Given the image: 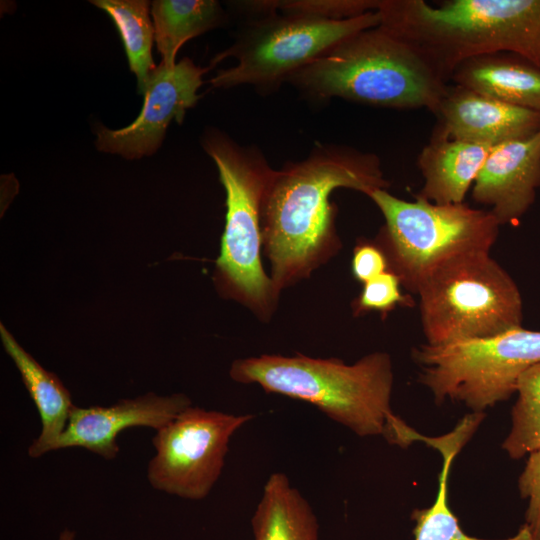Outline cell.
I'll return each mask as SVG.
<instances>
[{"instance_id":"obj_1","label":"cell","mask_w":540,"mask_h":540,"mask_svg":"<svg viewBox=\"0 0 540 540\" xmlns=\"http://www.w3.org/2000/svg\"><path fill=\"white\" fill-rule=\"evenodd\" d=\"M379 157L352 147L316 144L309 155L275 170L262 204L264 253L271 279L283 289L310 277L341 248L330 201L338 188L369 197L387 190Z\"/></svg>"},{"instance_id":"obj_21","label":"cell","mask_w":540,"mask_h":540,"mask_svg":"<svg viewBox=\"0 0 540 540\" xmlns=\"http://www.w3.org/2000/svg\"><path fill=\"white\" fill-rule=\"evenodd\" d=\"M91 3L107 13L124 45L130 70L136 75L138 92L143 93L155 64L152 45L155 30L145 0H94Z\"/></svg>"},{"instance_id":"obj_27","label":"cell","mask_w":540,"mask_h":540,"mask_svg":"<svg viewBox=\"0 0 540 540\" xmlns=\"http://www.w3.org/2000/svg\"><path fill=\"white\" fill-rule=\"evenodd\" d=\"M57 540H75V532L70 529H64Z\"/></svg>"},{"instance_id":"obj_5","label":"cell","mask_w":540,"mask_h":540,"mask_svg":"<svg viewBox=\"0 0 540 540\" xmlns=\"http://www.w3.org/2000/svg\"><path fill=\"white\" fill-rule=\"evenodd\" d=\"M202 145L218 169L226 192V215L215 282L222 295L267 321L276 310L280 292L264 270L262 204L275 170L262 151L242 146L212 129Z\"/></svg>"},{"instance_id":"obj_17","label":"cell","mask_w":540,"mask_h":540,"mask_svg":"<svg viewBox=\"0 0 540 540\" xmlns=\"http://www.w3.org/2000/svg\"><path fill=\"white\" fill-rule=\"evenodd\" d=\"M0 336L7 354L19 370L23 383L35 403L41 419V432L28 448L32 458L53 451L64 432L75 405L58 377L45 370L1 324Z\"/></svg>"},{"instance_id":"obj_12","label":"cell","mask_w":540,"mask_h":540,"mask_svg":"<svg viewBox=\"0 0 540 540\" xmlns=\"http://www.w3.org/2000/svg\"><path fill=\"white\" fill-rule=\"evenodd\" d=\"M430 139H451L495 147L540 132V112L510 105L448 83L433 113Z\"/></svg>"},{"instance_id":"obj_15","label":"cell","mask_w":540,"mask_h":540,"mask_svg":"<svg viewBox=\"0 0 540 540\" xmlns=\"http://www.w3.org/2000/svg\"><path fill=\"white\" fill-rule=\"evenodd\" d=\"M449 83L540 112V67L516 54L496 53L467 59L455 68Z\"/></svg>"},{"instance_id":"obj_8","label":"cell","mask_w":540,"mask_h":540,"mask_svg":"<svg viewBox=\"0 0 540 540\" xmlns=\"http://www.w3.org/2000/svg\"><path fill=\"white\" fill-rule=\"evenodd\" d=\"M379 25L376 10L343 20L281 12L253 17L235 42L211 61L212 66L233 57L237 64L219 70L210 84L226 89L250 85L261 92L271 91L343 40Z\"/></svg>"},{"instance_id":"obj_24","label":"cell","mask_w":540,"mask_h":540,"mask_svg":"<svg viewBox=\"0 0 540 540\" xmlns=\"http://www.w3.org/2000/svg\"><path fill=\"white\" fill-rule=\"evenodd\" d=\"M401 287L399 277L389 270L367 281L352 302L353 314L360 316L375 311L385 317L397 306H413V298L403 294Z\"/></svg>"},{"instance_id":"obj_23","label":"cell","mask_w":540,"mask_h":540,"mask_svg":"<svg viewBox=\"0 0 540 540\" xmlns=\"http://www.w3.org/2000/svg\"><path fill=\"white\" fill-rule=\"evenodd\" d=\"M379 0H264L269 12L343 20L375 11Z\"/></svg>"},{"instance_id":"obj_20","label":"cell","mask_w":540,"mask_h":540,"mask_svg":"<svg viewBox=\"0 0 540 540\" xmlns=\"http://www.w3.org/2000/svg\"><path fill=\"white\" fill-rule=\"evenodd\" d=\"M161 63L176 64L179 49L190 39L220 26L226 13L215 0H157L151 4Z\"/></svg>"},{"instance_id":"obj_25","label":"cell","mask_w":540,"mask_h":540,"mask_svg":"<svg viewBox=\"0 0 540 540\" xmlns=\"http://www.w3.org/2000/svg\"><path fill=\"white\" fill-rule=\"evenodd\" d=\"M518 489L521 497L528 499V507L517 536L519 540H540V449L529 454Z\"/></svg>"},{"instance_id":"obj_16","label":"cell","mask_w":540,"mask_h":540,"mask_svg":"<svg viewBox=\"0 0 540 540\" xmlns=\"http://www.w3.org/2000/svg\"><path fill=\"white\" fill-rule=\"evenodd\" d=\"M493 147L451 139H430L418 155L424 179L417 194L435 204L464 202Z\"/></svg>"},{"instance_id":"obj_22","label":"cell","mask_w":540,"mask_h":540,"mask_svg":"<svg viewBox=\"0 0 540 540\" xmlns=\"http://www.w3.org/2000/svg\"><path fill=\"white\" fill-rule=\"evenodd\" d=\"M516 393L518 396L511 412V429L502 444L513 459L540 449V363L520 376Z\"/></svg>"},{"instance_id":"obj_3","label":"cell","mask_w":540,"mask_h":540,"mask_svg":"<svg viewBox=\"0 0 540 540\" xmlns=\"http://www.w3.org/2000/svg\"><path fill=\"white\" fill-rule=\"evenodd\" d=\"M376 11L447 83L482 55L512 53L540 67V0H379Z\"/></svg>"},{"instance_id":"obj_19","label":"cell","mask_w":540,"mask_h":540,"mask_svg":"<svg viewBox=\"0 0 540 540\" xmlns=\"http://www.w3.org/2000/svg\"><path fill=\"white\" fill-rule=\"evenodd\" d=\"M483 418V412L471 413L458 422L454 430L441 437L419 435V441L441 453L443 463L434 503L429 508L416 509L412 513V519L416 523L415 540H483L469 536L462 530L448 504V481L452 461L472 437ZM506 540H517V537Z\"/></svg>"},{"instance_id":"obj_4","label":"cell","mask_w":540,"mask_h":540,"mask_svg":"<svg viewBox=\"0 0 540 540\" xmlns=\"http://www.w3.org/2000/svg\"><path fill=\"white\" fill-rule=\"evenodd\" d=\"M287 82L316 100L432 113L448 85L413 47L380 25L343 40Z\"/></svg>"},{"instance_id":"obj_2","label":"cell","mask_w":540,"mask_h":540,"mask_svg":"<svg viewBox=\"0 0 540 540\" xmlns=\"http://www.w3.org/2000/svg\"><path fill=\"white\" fill-rule=\"evenodd\" d=\"M229 375L238 383L310 403L359 436H383L401 447L414 442L415 430L391 409L394 375L385 352L370 353L350 365L300 353L264 354L235 360Z\"/></svg>"},{"instance_id":"obj_13","label":"cell","mask_w":540,"mask_h":540,"mask_svg":"<svg viewBox=\"0 0 540 540\" xmlns=\"http://www.w3.org/2000/svg\"><path fill=\"white\" fill-rule=\"evenodd\" d=\"M191 405L189 397L181 393L159 396L150 392L108 407L75 406L53 451L84 448L111 460L119 453L117 439L122 431L130 427H150L157 431Z\"/></svg>"},{"instance_id":"obj_26","label":"cell","mask_w":540,"mask_h":540,"mask_svg":"<svg viewBox=\"0 0 540 540\" xmlns=\"http://www.w3.org/2000/svg\"><path fill=\"white\" fill-rule=\"evenodd\" d=\"M351 271L353 277L363 284L388 271L387 258L374 240H357L352 254Z\"/></svg>"},{"instance_id":"obj_9","label":"cell","mask_w":540,"mask_h":540,"mask_svg":"<svg viewBox=\"0 0 540 540\" xmlns=\"http://www.w3.org/2000/svg\"><path fill=\"white\" fill-rule=\"evenodd\" d=\"M419 382L437 404L463 403L481 413L516 393L520 376L540 363V331L515 328L502 334L413 350Z\"/></svg>"},{"instance_id":"obj_6","label":"cell","mask_w":540,"mask_h":540,"mask_svg":"<svg viewBox=\"0 0 540 540\" xmlns=\"http://www.w3.org/2000/svg\"><path fill=\"white\" fill-rule=\"evenodd\" d=\"M369 198L385 220L374 241L387 258L388 270L411 293L448 262L490 252L498 238L501 225L490 210L464 202L435 204L418 195L406 201L383 189Z\"/></svg>"},{"instance_id":"obj_14","label":"cell","mask_w":540,"mask_h":540,"mask_svg":"<svg viewBox=\"0 0 540 540\" xmlns=\"http://www.w3.org/2000/svg\"><path fill=\"white\" fill-rule=\"evenodd\" d=\"M540 188V132L491 149L472 186V198L486 205L500 225L517 224Z\"/></svg>"},{"instance_id":"obj_10","label":"cell","mask_w":540,"mask_h":540,"mask_svg":"<svg viewBox=\"0 0 540 540\" xmlns=\"http://www.w3.org/2000/svg\"><path fill=\"white\" fill-rule=\"evenodd\" d=\"M254 418L189 406L152 439L150 485L189 500L205 498L219 479L231 437Z\"/></svg>"},{"instance_id":"obj_11","label":"cell","mask_w":540,"mask_h":540,"mask_svg":"<svg viewBox=\"0 0 540 540\" xmlns=\"http://www.w3.org/2000/svg\"><path fill=\"white\" fill-rule=\"evenodd\" d=\"M210 67L196 65L183 58L172 67L160 63L149 75L139 116L126 127L111 130L98 126L96 147L107 153L137 159L154 154L161 146L172 120L182 124L186 111L201 95L203 75Z\"/></svg>"},{"instance_id":"obj_18","label":"cell","mask_w":540,"mask_h":540,"mask_svg":"<svg viewBox=\"0 0 540 540\" xmlns=\"http://www.w3.org/2000/svg\"><path fill=\"white\" fill-rule=\"evenodd\" d=\"M251 526L253 540H319L311 505L282 472L267 479Z\"/></svg>"},{"instance_id":"obj_7","label":"cell","mask_w":540,"mask_h":540,"mask_svg":"<svg viewBox=\"0 0 540 540\" xmlns=\"http://www.w3.org/2000/svg\"><path fill=\"white\" fill-rule=\"evenodd\" d=\"M416 294L423 334L432 346L492 337L522 327L520 290L490 252L448 262Z\"/></svg>"}]
</instances>
